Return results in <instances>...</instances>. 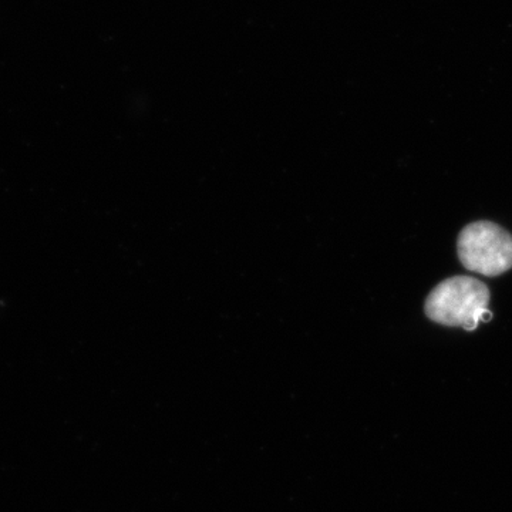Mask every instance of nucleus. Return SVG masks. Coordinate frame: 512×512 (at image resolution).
Segmentation results:
<instances>
[{
	"label": "nucleus",
	"mask_w": 512,
	"mask_h": 512,
	"mask_svg": "<svg viewBox=\"0 0 512 512\" xmlns=\"http://www.w3.org/2000/svg\"><path fill=\"white\" fill-rule=\"evenodd\" d=\"M490 291L487 285L471 276H454L437 285L427 296L424 311L433 322L444 326L477 329L478 323L488 322Z\"/></svg>",
	"instance_id": "obj_1"
},
{
	"label": "nucleus",
	"mask_w": 512,
	"mask_h": 512,
	"mask_svg": "<svg viewBox=\"0 0 512 512\" xmlns=\"http://www.w3.org/2000/svg\"><path fill=\"white\" fill-rule=\"evenodd\" d=\"M458 258L467 271L498 276L512 268V237L493 222L467 225L457 242Z\"/></svg>",
	"instance_id": "obj_2"
}]
</instances>
